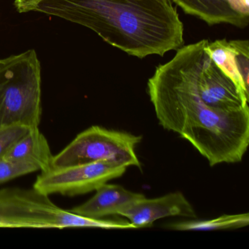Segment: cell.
Listing matches in <instances>:
<instances>
[{
    "instance_id": "obj_11",
    "label": "cell",
    "mask_w": 249,
    "mask_h": 249,
    "mask_svg": "<svg viewBox=\"0 0 249 249\" xmlns=\"http://www.w3.org/2000/svg\"><path fill=\"white\" fill-rule=\"evenodd\" d=\"M52 155L46 137L38 127L32 128L18 139L6 154L5 160L18 162L30 163L38 167L41 172L52 168Z\"/></svg>"
},
{
    "instance_id": "obj_1",
    "label": "cell",
    "mask_w": 249,
    "mask_h": 249,
    "mask_svg": "<svg viewBox=\"0 0 249 249\" xmlns=\"http://www.w3.org/2000/svg\"><path fill=\"white\" fill-rule=\"evenodd\" d=\"M195 43L179 48L156 68L147 89L159 123L179 134L210 165L240 162L249 144V107L224 111L199 96L195 79Z\"/></svg>"
},
{
    "instance_id": "obj_16",
    "label": "cell",
    "mask_w": 249,
    "mask_h": 249,
    "mask_svg": "<svg viewBox=\"0 0 249 249\" xmlns=\"http://www.w3.org/2000/svg\"><path fill=\"white\" fill-rule=\"evenodd\" d=\"M161 2H165V3L167 4H173V2H172V0H160Z\"/></svg>"
},
{
    "instance_id": "obj_4",
    "label": "cell",
    "mask_w": 249,
    "mask_h": 249,
    "mask_svg": "<svg viewBox=\"0 0 249 249\" xmlns=\"http://www.w3.org/2000/svg\"><path fill=\"white\" fill-rule=\"evenodd\" d=\"M0 227L5 228L133 229L129 221L93 219L55 205L36 189H0Z\"/></svg>"
},
{
    "instance_id": "obj_9",
    "label": "cell",
    "mask_w": 249,
    "mask_h": 249,
    "mask_svg": "<svg viewBox=\"0 0 249 249\" xmlns=\"http://www.w3.org/2000/svg\"><path fill=\"white\" fill-rule=\"evenodd\" d=\"M213 62L239 87L249 93V44L248 40H217L205 46Z\"/></svg>"
},
{
    "instance_id": "obj_15",
    "label": "cell",
    "mask_w": 249,
    "mask_h": 249,
    "mask_svg": "<svg viewBox=\"0 0 249 249\" xmlns=\"http://www.w3.org/2000/svg\"><path fill=\"white\" fill-rule=\"evenodd\" d=\"M44 0H15L14 5L19 13H28L36 11V8Z\"/></svg>"
},
{
    "instance_id": "obj_7",
    "label": "cell",
    "mask_w": 249,
    "mask_h": 249,
    "mask_svg": "<svg viewBox=\"0 0 249 249\" xmlns=\"http://www.w3.org/2000/svg\"><path fill=\"white\" fill-rule=\"evenodd\" d=\"M135 228L151 227L160 218L169 216L196 218L192 204L180 192H172L160 197L142 199L135 202L119 213Z\"/></svg>"
},
{
    "instance_id": "obj_2",
    "label": "cell",
    "mask_w": 249,
    "mask_h": 249,
    "mask_svg": "<svg viewBox=\"0 0 249 249\" xmlns=\"http://www.w3.org/2000/svg\"><path fill=\"white\" fill-rule=\"evenodd\" d=\"M36 11L84 26L139 59L163 56L183 44L176 8L160 0H44Z\"/></svg>"
},
{
    "instance_id": "obj_3",
    "label": "cell",
    "mask_w": 249,
    "mask_h": 249,
    "mask_svg": "<svg viewBox=\"0 0 249 249\" xmlns=\"http://www.w3.org/2000/svg\"><path fill=\"white\" fill-rule=\"evenodd\" d=\"M41 83V66L34 49L0 59V129L38 127Z\"/></svg>"
},
{
    "instance_id": "obj_14",
    "label": "cell",
    "mask_w": 249,
    "mask_h": 249,
    "mask_svg": "<svg viewBox=\"0 0 249 249\" xmlns=\"http://www.w3.org/2000/svg\"><path fill=\"white\" fill-rule=\"evenodd\" d=\"M30 128L15 126L0 129V158L3 157L11 147L28 132Z\"/></svg>"
},
{
    "instance_id": "obj_13",
    "label": "cell",
    "mask_w": 249,
    "mask_h": 249,
    "mask_svg": "<svg viewBox=\"0 0 249 249\" xmlns=\"http://www.w3.org/2000/svg\"><path fill=\"white\" fill-rule=\"evenodd\" d=\"M39 168L30 163L18 162L0 158V183L9 181L24 175L38 171Z\"/></svg>"
},
{
    "instance_id": "obj_10",
    "label": "cell",
    "mask_w": 249,
    "mask_h": 249,
    "mask_svg": "<svg viewBox=\"0 0 249 249\" xmlns=\"http://www.w3.org/2000/svg\"><path fill=\"white\" fill-rule=\"evenodd\" d=\"M145 197L141 193L131 192L119 185L105 183L96 190V194L87 202L70 210L71 212L93 218L103 219L119 213L139 199Z\"/></svg>"
},
{
    "instance_id": "obj_5",
    "label": "cell",
    "mask_w": 249,
    "mask_h": 249,
    "mask_svg": "<svg viewBox=\"0 0 249 249\" xmlns=\"http://www.w3.org/2000/svg\"><path fill=\"white\" fill-rule=\"evenodd\" d=\"M141 140L142 137L128 132L92 126L78 134L69 145L53 156L52 168L96 161L141 168L135 148Z\"/></svg>"
},
{
    "instance_id": "obj_12",
    "label": "cell",
    "mask_w": 249,
    "mask_h": 249,
    "mask_svg": "<svg viewBox=\"0 0 249 249\" xmlns=\"http://www.w3.org/2000/svg\"><path fill=\"white\" fill-rule=\"evenodd\" d=\"M249 224V214L223 215L211 220H192L168 224L167 228L178 231H213L234 230L246 227Z\"/></svg>"
},
{
    "instance_id": "obj_6",
    "label": "cell",
    "mask_w": 249,
    "mask_h": 249,
    "mask_svg": "<svg viewBox=\"0 0 249 249\" xmlns=\"http://www.w3.org/2000/svg\"><path fill=\"white\" fill-rule=\"evenodd\" d=\"M127 167L106 161L84 163L41 172L33 188L46 195L76 196L97 190L124 174Z\"/></svg>"
},
{
    "instance_id": "obj_8",
    "label": "cell",
    "mask_w": 249,
    "mask_h": 249,
    "mask_svg": "<svg viewBox=\"0 0 249 249\" xmlns=\"http://www.w3.org/2000/svg\"><path fill=\"white\" fill-rule=\"evenodd\" d=\"M186 14L209 25L227 24L240 28L249 23V0H172Z\"/></svg>"
}]
</instances>
